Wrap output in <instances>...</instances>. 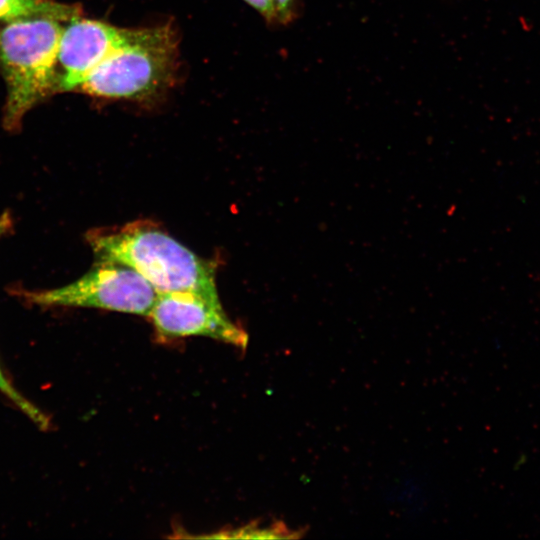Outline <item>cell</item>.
Returning a JSON list of instances; mask_svg holds the SVG:
<instances>
[{
	"instance_id": "obj_1",
	"label": "cell",
	"mask_w": 540,
	"mask_h": 540,
	"mask_svg": "<svg viewBox=\"0 0 540 540\" xmlns=\"http://www.w3.org/2000/svg\"><path fill=\"white\" fill-rule=\"evenodd\" d=\"M86 238L97 263L129 267L157 293L190 291L218 296L215 267L150 221L91 230Z\"/></svg>"
},
{
	"instance_id": "obj_2",
	"label": "cell",
	"mask_w": 540,
	"mask_h": 540,
	"mask_svg": "<svg viewBox=\"0 0 540 540\" xmlns=\"http://www.w3.org/2000/svg\"><path fill=\"white\" fill-rule=\"evenodd\" d=\"M177 70L178 36L170 23L124 29L119 45L78 90L98 98L153 104L175 84Z\"/></svg>"
},
{
	"instance_id": "obj_3",
	"label": "cell",
	"mask_w": 540,
	"mask_h": 540,
	"mask_svg": "<svg viewBox=\"0 0 540 540\" xmlns=\"http://www.w3.org/2000/svg\"><path fill=\"white\" fill-rule=\"evenodd\" d=\"M60 21L30 18L6 23L0 29V68L7 96L2 124L17 131L26 113L57 92Z\"/></svg>"
},
{
	"instance_id": "obj_4",
	"label": "cell",
	"mask_w": 540,
	"mask_h": 540,
	"mask_svg": "<svg viewBox=\"0 0 540 540\" xmlns=\"http://www.w3.org/2000/svg\"><path fill=\"white\" fill-rule=\"evenodd\" d=\"M27 302L44 307L99 308L148 316L156 290L137 272L114 263H96L67 285L47 290H18Z\"/></svg>"
},
{
	"instance_id": "obj_5",
	"label": "cell",
	"mask_w": 540,
	"mask_h": 540,
	"mask_svg": "<svg viewBox=\"0 0 540 540\" xmlns=\"http://www.w3.org/2000/svg\"><path fill=\"white\" fill-rule=\"evenodd\" d=\"M150 318L160 341L205 336L246 348L247 333L225 313L218 296L190 291L157 293Z\"/></svg>"
},
{
	"instance_id": "obj_6",
	"label": "cell",
	"mask_w": 540,
	"mask_h": 540,
	"mask_svg": "<svg viewBox=\"0 0 540 540\" xmlns=\"http://www.w3.org/2000/svg\"><path fill=\"white\" fill-rule=\"evenodd\" d=\"M58 47L57 92L78 90L90 73L119 45L125 28L83 18L67 21Z\"/></svg>"
},
{
	"instance_id": "obj_7",
	"label": "cell",
	"mask_w": 540,
	"mask_h": 540,
	"mask_svg": "<svg viewBox=\"0 0 540 540\" xmlns=\"http://www.w3.org/2000/svg\"><path fill=\"white\" fill-rule=\"evenodd\" d=\"M79 15L80 6L55 0H0V22L5 24L30 18L69 21Z\"/></svg>"
},
{
	"instance_id": "obj_8",
	"label": "cell",
	"mask_w": 540,
	"mask_h": 540,
	"mask_svg": "<svg viewBox=\"0 0 540 540\" xmlns=\"http://www.w3.org/2000/svg\"><path fill=\"white\" fill-rule=\"evenodd\" d=\"M0 392L41 430L50 428V419L26 399L12 384L0 365Z\"/></svg>"
},
{
	"instance_id": "obj_9",
	"label": "cell",
	"mask_w": 540,
	"mask_h": 540,
	"mask_svg": "<svg viewBox=\"0 0 540 540\" xmlns=\"http://www.w3.org/2000/svg\"><path fill=\"white\" fill-rule=\"evenodd\" d=\"M256 10L266 21L278 22L273 0H243Z\"/></svg>"
},
{
	"instance_id": "obj_10",
	"label": "cell",
	"mask_w": 540,
	"mask_h": 540,
	"mask_svg": "<svg viewBox=\"0 0 540 540\" xmlns=\"http://www.w3.org/2000/svg\"><path fill=\"white\" fill-rule=\"evenodd\" d=\"M278 23H289L295 17L296 0H273Z\"/></svg>"
},
{
	"instance_id": "obj_11",
	"label": "cell",
	"mask_w": 540,
	"mask_h": 540,
	"mask_svg": "<svg viewBox=\"0 0 540 540\" xmlns=\"http://www.w3.org/2000/svg\"><path fill=\"white\" fill-rule=\"evenodd\" d=\"M13 229V218L10 212L5 211L0 215V239Z\"/></svg>"
}]
</instances>
